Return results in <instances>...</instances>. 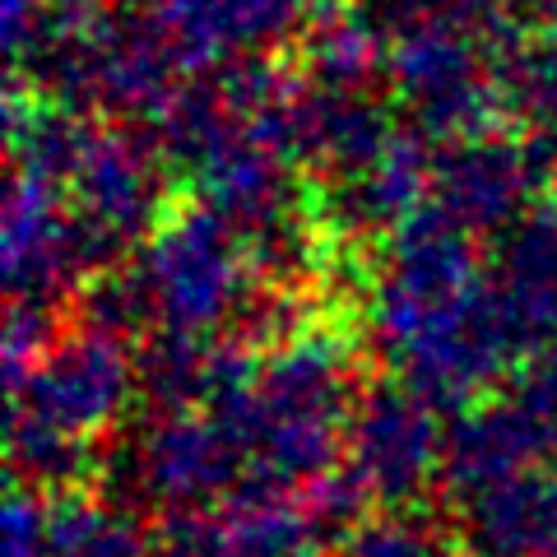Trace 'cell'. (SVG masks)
I'll return each mask as SVG.
<instances>
[]
</instances>
